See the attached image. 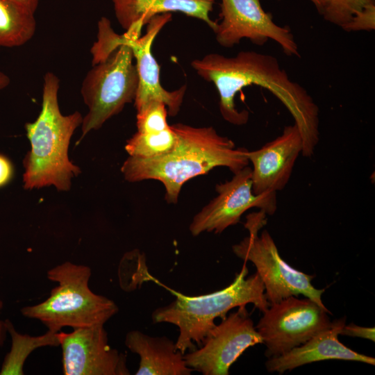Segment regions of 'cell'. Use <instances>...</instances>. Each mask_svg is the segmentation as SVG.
I'll list each match as a JSON object with an SVG mask.
<instances>
[{"label": "cell", "instance_id": "6da1fadb", "mask_svg": "<svg viewBox=\"0 0 375 375\" xmlns=\"http://www.w3.org/2000/svg\"><path fill=\"white\" fill-rule=\"evenodd\" d=\"M191 66L199 76L215 85L220 113L234 125L245 124L249 117L247 110L236 108V94L251 85L267 90L292 116L303 141L301 155L313 154L319 139V108L307 90L290 79L276 57L253 51H240L233 57L212 53L194 60Z\"/></svg>", "mask_w": 375, "mask_h": 375}, {"label": "cell", "instance_id": "7a4b0ae2", "mask_svg": "<svg viewBox=\"0 0 375 375\" xmlns=\"http://www.w3.org/2000/svg\"><path fill=\"white\" fill-rule=\"evenodd\" d=\"M178 141L169 153L152 158L129 156L121 171L128 182L154 179L165 190V199L176 204L182 186L196 176L217 167H226L233 174L248 166L249 150L236 148L233 140L222 136L212 127L171 125Z\"/></svg>", "mask_w": 375, "mask_h": 375}, {"label": "cell", "instance_id": "3957f363", "mask_svg": "<svg viewBox=\"0 0 375 375\" xmlns=\"http://www.w3.org/2000/svg\"><path fill=\"white\" fill-rule=\"evenodd\" d=\"M59 83L52 72L45 74L41 111L35 122L24 126L31 144L23 160L26 190L53 185L59 191H68L72 179L81 172L70 161L68 149L83 117L78 111L67 115L61 113L58 101Z\"/></svg>", "mask_w": 375, "mask_h": 375}, {"label": "cell", "instance_id": "277c9868", "mask_svg": "<svg viewBox=\"0 0 375 375\" xmlns=\"http://www.w3.org/2000/svg\"><path fill=\"white\" fill-rule=\"evenodd\" d=\"M246 261L234 281L227 287L212 293L188 296L172 289L176 297L171 303L158 308L152 313L153 323H169L176 326L179 335L176 347L183 354L201 345L215 326V319L225 318L231 309L252 303L264 312L269 306L265 295L264 284L257 272L247 277Z\"/></svg>", "mask_w": 375, "mask_h": 375}, {"label": "cell", "instance_id": "5b68a950", "mask_svg": "<svg viewBox=\"0 0 375 375\" xmlns=\"http://www.w3.org/2000/svg\"><path fill=\"white\" fill-rule=\"evenodd\" d=\"M91 269L65 261L47 272V278L57 283L42 302L21 309L25 317L41 322L49 331L64 327L73 329L104 325L119 310L111 299L93 292L89 288Z\"/></svg>", "mask_w": 375, "mask_h": 375}, {"label": "cell", "instance_id": "8992f818", "mask_svg": "<svg viewBox=\"0 0 375 375\" xmlns=\"http://www.w3.org/2000/svg\"><path fill=\"white\" fill-rule=\"evenodd\" d=\"M106 40L110 51L93 65L82 83L81 92L88 112L83 118L78 143L90 131L100 128L120 112L136 96L139 76L131 48L124 42L122 35L112 29L108 31Z\"/></svg>", "mask_w": 375, "mask_h": 375}, {"label": "cell", "instance_id": "52a82bcc", "mask_svg": "<svg viewBox=\"0 0 375 375\" xmlns=\"http://www.w3.org/2000/svg\"><path fill=\"white\" fill-rule=\"evenodd\" d=\"M266 214L260 210L247 217L245 224L249 235L233 246V253L244 261L251 262L256 268L264 286L265 295L272 304L290 296L302 294L319 306L324 289L315 288L311 281L313 276L299 271L286 263L279 255L276 244L267 230L258 235L266 224Z\"/></svg>", "mask_w": 375, "mask_h": 375}, {"label": "cell", "instance_id": "ba28073f", "mask_svg": "<svg viewBox=\"0 0 375 375\" xmlns=\"http://www.w3.org/2000/svg\"><path fill=\"white\" fill-rule=\"evenodd\" d=\"M256 328L265 356H278L301 345L331 325V312L308 298L290 296L269 305Z\"/></svg>", "mask_w": 375, "mask_h": 375}, {"label": "cell", "instance_id": "9c48e42d", "mask_svg": "<svg viewBox=\"0 0 375 375\" xmlns=\"http://www.w3.org/2000/svg\"><path fill=\"white\" fill-rule=\"evenodd\" d=\"M222 319L199 349L183 356L186 365L203 375H228L231 366L249 347L262 344L246 306Z\"/></svg>", "mask_w": 375, "mask_h": 375}, {"label": "cell", "instance_id": "30bf717a", "mask_svg": "<svg viewBox=\"0 0 375 375\" xmlns=\"http://www.w3.org/2000/svg\"><path fill=\"white\" fill-rule=\"evenodd\" d=\"M220 22L213 30L217 42L231 48L242 39L263 45L269 40L276 42L287 56L300 57L298 45L288 26L276 24L264 10L260 0H221Z\"/></svg>", "mask_w": 375, "mask_h": 375}, {"label": "cell", "instance_id": "8fae6325", "mask_svg": "<svg viewBox=\"0 0 375 375\" xmlns=\"http://www.w3.org/2000/svg\"><path fill=\"white\" fill-rule=\"evenodd\" d=\"M217 196L194 217L190 225L192 235L203 232L221 233L238 224L244 212L257 208L272 215L277 208L276 193L255 194L252 191L251 168L246 166L233 177L216 185Z\"/></svg>", "mask_w": 375, "mask_h": 375}, {"label": "cell", "instance_id": "7c38bea8", "mask_svg": "<svg viewBox=\"0 0 375 375\" xmlns=\"http://www.w3.org/2000/svg\"><path fill=\"white\" fill-rule=\"evenodd\" d=\"M65 375H128L126 356L108 344L104 325L58 332Z\"/></svg>", "mask_w": 375, "mask_h": 375}, {"label": "cell", "instance_id": "4fadbf2b", "mask_svg": "<svg viewBox=\"0 0 375 375\" xmlns=\"http://www.w3.org/2000/svg\"><path fill=\"white\" fill-rule=\"evenodd\" d=\"M171 20L170 12L158 15L148 22L143 36H140L143 26L140 23L133 24L122 35L123 40L131 48L136 61L139 83L134 104L137 110L153 101L164 103L167 113L171 116L176 115L180 110L186 86H181L172 92L163 88L160 80V67L151 53V45L155 38Z\"/></svg>", "mask_w": 375, "mask_h": 375}, {"label": "cell", "instance_id": "5bb4252c", "mask_svg": "<svg viewBox=\"0 0 375 375\" xmlns=\"http://www.w3.org/2000/svg\"><path fill=\"white\" fill-rule=\"evenodd\" d=\"M303 141L295 124L285 126L282 133L261 148L249 151L252 164V191L255 194L276 193L288 183Z\"/></svg>", "mask_w": 375, "mask_h": 375}, {"label": "cell", "instance_id": "9a60e30c", "mask_svg": "<svg viewBox=\"0 0 375 375\" xmlns=\"http://www.w3.org/2000/svg\"><path fill=\"white\" fill-rule=\"evenodd\" d=\"M342 317L331 323L327 329L317 333L300 346L278 356L269 358L266 369L269 372L283 374L298 367L318 361L338 359L375 365L372 357L359 353L340 342V332L345 325Z\"/></svg>", "mask_w": 375, "mask_h": 375}, {"label": "cell", "instance_id": "2e32d148", "mask_svg": "<svg viewBox=\"0 0 375 375\" xmlns=\"http://www.w3.org/2000/svg\"><path fill=\"white\" fill-rule=\"evenodd\" d=\"M167 108L161 101H153L137 110V132L127 140L129 156L152 158L171 152L178 138L167 121Z\"/></svg>", "mask_w": 375, "mask_h": 375}, {"label": "cell", "instance_id": "e0dca14e", "mask_svg": "<svg viewBox=\"0 0 375 375\" xmlns=\"http://www.w3.org/2000/svg\"><path fill=\"white\" fill-rule=\"evenodd\" d=\"M125 345L140 358L136 375H190L194 371L184 360L175 343L165 336L152 337L131 331Z\"/></svg>", "mask_w": 375, "mask_h": 375}, {"label": "cell", "instance_id": "ac0fdd59", "mask_svg": "<svg viewBox=\"0 0 375 375\" xmlns=\"http://www.w3.org/2000/svg\"><path fill=\"white\" fill-rule=\"evenodd\" d=\"M115 16L126 31L136 23L143 26L155 16L178 11L205 22L212 31L217 22L209 13L212 10L214 0H112Z\"/></svg>", "mask_w": 375, "mask_h": 375}, {"label": "cell", "instance_id": "d6986e66", "mask_svg": "<svg viewBox=\"0 0 375 375\" xmlns=\"http://www.w3.org/2000/svg\"><path fill=\"white\" fill-rule=\"evenodd\" d=\"M34 14L10 0H0V47H17L28 42L36 30Z\"/></svg>", "mask_w": 375, "mask_h": 375}, {"label": "cell", "instance_id": "ffe728a7", "mask_svg": "<svg viewBox=\"0 0 375 375\" xmlns=\"http://www.w3.org/2000/svg\"><path fill=\"white\" fill-rule=\"evenodd\" d=\"M7 331L11 337V349L6 354L0 375H22L24 364L28 356L36 349L59 345L58 332L48 330L44 334L31 336L18 333L9 319L5 320Z\"/></svg>", "mask_w": 375, "mask_h": 375}, {"label": "cell", "instance_id": "44dd1931", "mask_svg": "<svg viewBox=\"0 0 375 375\" xmlns=\"http://www.w3.org/2000/svg\"><path fill=\"white\" fill-rule=\"evenodd\" d=\"M375 6V0H320L319 13L329 23L342 29L365 9Z\"/></svg>", "mask_w": 375, "mask_h": 375}, {"label": "cell", "instance_id": "7402d4cb", "mask_svg": "<svg viewBox=\"0 0 375 375\" xmlns=\"http://www.w3.org/2000/svg\"><path fill=\"white\" fill-rule=\"evenodd\" d=\"M375 29V6L369 7L357 15L343 30L345 31H374Z\"/></svg>", "mask_w": 375, "mask_h": 375}, {"label": "cell", "instance_id": "603a6c76", "mask_svg": "<svg viewBox=\"0 0 375 375\" xmlns=\"http://www.w3.org/2000/svg\"><path fill=\"white\" fill-rule=\"evenodd\" d=\"M340 335L361 338L374 342L375 328L374 327L359 326L352 323L349 325H344L340 332Z\"/></svg>", "mask_w": 375, "mask_h": 375}, {"label": "cell", "instance_id": "cb8c5ba5", "mask_svg": "<svg viewBox=\"0 0 375 375\" xmlns=\"http://www.w3.org/2000/svg\"><path fill=\"white\" fill-rule=\"evenodd\" d=\"M14 176V167L10 160L0 153V188L7 185Z\"/></svg>", "mask_w": 375, "mask_h": 375}, {"label": "cell", "instance_id": "d4e9b609", "mask_svg": "<svg viewBox=\"0 0 375 375\" xmlns=\"http://www.w3.org/2000/svg\"><path fill=\"white\" fill-rule=\"evenodd\" d=\"M10 1L24 7V8L28 10L33 13H35L39 3V0H10Z\"/></svg>", "mask_w": 375, "mask_h": 375}, {"label": "cell", "instance_id": "484cf974", "mask_svg": "<svg viewBox=\"0 0 375 375\" xmlns=\"http://www.w3.org/2000/svg\"><path fill=\"white\" fill-rule=\"evenodd\" d=\"M10 80L7 74L0 71V90L7 88Z\"/></svg>", "mask_w": 375, "mask_h": 375}, {"label": "cell", "instance_id": "4316f807", "mask_svg": "<svg viewBox=\"0 0 375 375\" xmlns=\"http://www.w3.org/2000/svg\"><path fill=\"white\" fill-rule=\"evenodd\" d=\"M7 332L5 321L0 320V345L3 344L6 339Z\"/></svg>", "mask_w": 375, "mask_h": 375}, {"label": "cell", "instance_id": "83f0119b", "mask_svg": "<svg viewBox=\"0 0 375 375\" xmlns=\"http://www.w3.org/2000/svg\"><path fill=\"white\" fill-rule=\"evenodd\" d=\"M316 8V9L318 10L320 5V0H309Z\"/></svg>", "mask_w": 375, "mask_h": 375}, {"label": "cell", "instance_id": "f1b7e54d", "mask_svg": "<svg viewBox=\"0 0 375 375\" xmlns=\"http://www.w3.org/2000/svg\"><path fill=\"white\" fill-rule=\"evenodd\" d=\"M3 307V301L1 300V297H0V313H1V311L2 310Z\"/></svg>", "mask_w": 375, "mask_h": 375}]
</instances>
